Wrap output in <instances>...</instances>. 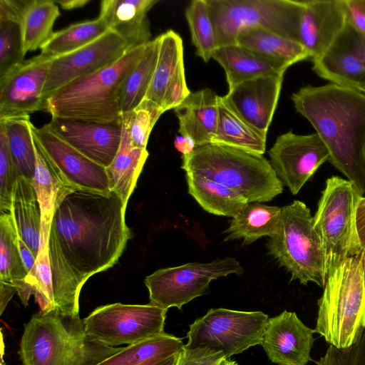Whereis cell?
<instances>
[{"instance_id":"cell-1","label":"cell","mask_w":365,"mask_h":365,"mask_svg":"<svg viewBox=\"0 0 365 365\" xmlns=\"http://www.w3.org/2000/svg\"><path fill=\"white\" fill-rule=\"evenodd\" d=\"M126 206L111 191L75 189L62 200L48 240L56 311L78 314L85 282L118 261L131 238Z\"/></svg>"},{"instance_id":"cell-2","label":"cell","mask_w":365,"mask_h":365,"mask_svg":"<svg viewBox=\"0 0 365 365\" xmlns=\"http://www.w3.org/2000/svg\"><path fill=\"white\" fill-rule=\"evenodd\" d=\"M291 98L327 146L329 162L364 196L365 93L330 83L302 87Z\"/></svg>"},{"instance_id":"cell-3","label":"cell","mask_w":365,"mask_h":365,"mask_svg":"<svg viewBox=\"0 0 365 365\" xmlns=\"http://www.w3.org/2000/svg\"><path fill=\"white\" fill-rule=\"evenodd\" d=\"M90 337L78 314H34L24 324L19 354L22 365H96L116 353Z\"/></svg>"},{"instance_id":"cell-4","label":"cell","mask_w":365,"mask_h":365,"mask_svg":"<svg viewBox=\"0 0 365 365\" xmlns=\"http://www.w3.org/2000/svg\"><path fill=\"white\" fill-rule=\"evenodd\" d=\"M314 332L337 348L352 345L365 329V255L337 264L327 276Z\"/></svg>"},{"instance_id":"cell-5","label":"cell","mask_w":365,"mask_h":365,"mask_svg":"<svg viewBox=\"0 0 365 365\" xmlns=\"http://www.w3.org/2000/svg\"><path fill=\"white\" fill-rule=\"evenodd\" d=\"M145 45L130 49L114 63L66 85L44 102L52 118L110 123L121 117L122 85L142 58Z\"/></svg>"},{"instance_id":"cell-6","label":"cell","mask_w":365,"mask_h":365,"mask_svg":"<svg viewBox=\"0 0 365 365\" xmlns=\"http://www.w3.org/2000/svg\"><path fill=\"white\" fill-rule=\"evenodd\" d=\"M181 168L240 192L249 202L272 200L284 190L269 161L262 155L208 143L182 155Z\"/></svg>"},{"instance_id":"cell-7","label":"cell","mask_w":365,"mask_h":365,"mask_svg":"<svg viewBox=\"0 0 365 365\" xmlns=\"http://www.w3.org/2000/svg\"><path fill=\"white\" fill-rule=\"evenodd\" d=\"M272 256L290 274V281L316 283L324 287L327 279L324 253L314 228L313 216L306 204L294 200L282 207L277 232L267 243Z\"/></svg>"},{"instance_id":"cell-8","label":"cell","mask_w":365,"mask_h":365,"mask_svg":"<svg viewBox=\"0 0 365 365\" xmlns=\"http://www.w3.org/2000/svg\"><path fill=\"white\" fill-rule=\"evenodd\" d=\"M216 47L236 44L238 35L264 29L299 42L304 0H205Z\"/></svg>"},{"instance_id":"cell-9","label":"cell","mask_w":365,"mask_h":365,"mask_svg":"<svg viewBox=\"0 0 365 365\" xmlns=\"http://www.w3.org/2000/svg\"><path fill=\"white\" fill-rule=\"evenodd\" d=\"M361 197L348 180L332 176L326 180L313 220L323 246L327 276L344 259L362 251L356 228Z\"/></svg>"},{"instance_id":"cell-10","label":"cell","mask_w":365,"mask_h":365,"mask_svg":"<svg viewBox=\"0 0 365 365\" xmlns=\"http://www.w3.org/2000/svg\"><path fill=\"white\" fill-rule=\"evenodd\" d=\"M268 319L259 311L211 309L190 325L185 347L208 349L229 359L260 344Z\"/></svg>"},{"instance_id":"cell-11","label":"cell","mask_w":365,"mask_h":365,"mask_svg":"<svg viewBox=\"0 0 365 365\" xmlns=\"http://www.w3.org/2000/svg\"><path fill=\"white\" fill-rule=\"evenodd\" d=\"M243 267L235 258L227 257L211 262H190L155 271L144 280L150 303L165 310L179 309L196 297L208 293L212 280L231 274L241 275Z\"/></svg>"},{"instance_id":"cell-12","label":"cell","mask_w":365,"mask_h":365,"mask_svg":"<svg viewBox=\"0 0 365 365\" xmlns=\"http://www.w3.org/2000/svg\"><path fill=\"white\" fill-rule=\"evenodd\" d=\"M165 310L148 304L101 306L83 319L87 334L108 346L135 344L164 333Z\"/></svg>"},{"instance_id":"cell-13","label":"cell","mask_w":365,"mask_h":365,"mask_svg":"<svg viewBox=\"0 0 365 365\" xmlns=\"http://www.w3.org/2000/svg\"><path fill=\"white\" fill-rule=\"evenodd\" d=\"M129 50L127 42L109 30L88 45L53 58L43 91V101L72 81L114 63Z\"/></svg>"},{"instance_id":"cell-14","label":"cell","mask_w":365,"mask_h":365,"mask_svg":"<svg viewBox=\"0 0 365 365\" xmlns=\"http://www.w3.org/2000/svg\"><path fill=\"white\" fill-rule=\"evenodd\" d=\"M269 163L282 184L297 195L319 167L329 161V150L317 133L289 131L277 137L269 150Z\"/></svg>"},{"instance_id":"cell-15","label":"cell","mask_w":365,"mask_h":365,"mask_svg":"<svg viewBox=\"0 0 365 365\" xmlns=\"http://www.w3.org/2000/svg\"><path fill=\"white\" fill-rule=\"evenodd\" d=\"M52 60L41 53L0 78V120L43 110V91Z\"/></svg>"},{"instance_id":"cell-16","label":"cell","mask_w":365,"mask_h":365,"mask_svg":"<svg viewBox=\"0 0 365 365\" xmlns=\"http://www.w3.org/2000/svg\"><path fill=\"white\" fill-rule=\"evenodd\" d=\"M31 131L49 162L66 184L75 189L103 193L110 192L105 167L71 147L46 125L38 128L31 124Z\"/></svg>"},{"instance_id":"cell-17","label":"cell","mask_w":365,"mask_h":365,"mask_svg":"<svg viewBox=\"0 0 365 365\" xmlns=\"http://www.w3.org/2000/svg\"><path fill=\"white\" fill-rule=\"evenodd\" d=\"M312 62V70L319 77L362 91L365 87V35L347 19L326 52Z\"/></svg>"},{"instance_id":"cell-18","label":"cell","mask_w":365,"mask_h":365,"mask_svg":"<svg viewBox=\"0 0 365 365\" xmlns=\"http://www.w3.org/2000/svg\"><path fill=\"white\" fill-rule=\"evenodd\" d=\"M46 125L71 147L106 168L121 143L122 117L110 123L52 118Z\"/></svg>"},{"instance_id":"cell-19","label":"cell","mask_w":365,"mask_h":365,"mask_svg":"<svg viewBox=\"0 0 365 365\" xmlns=\"http://www.w3.org/2000/svg\"><path fill=\"white\" fill-rule=\"evenodd\" d=\"M314 329L295 312L284 311L269 318L260 345L271 362L278 365H307L312 361Z\"/></svg>"},{"instance_id":"cell-20","label":"cell","mask_w":365,"mask_h":365,"mask_svg":"<svg viewBox=\"0 0 365 365\" xmlns=\"http://www.w3.org/2000/svg\"><path fill=\"white\" fill-rule=\"evenodd\" d=\"M284 75L245 81L223 96L233 112L257 131L267 135L277 106Z\"/></svg>"},{"instance_id":"cell-21","label":"cell","mask_w":365,"mask_h":365,"mask_svg":"<svg viewBox=\"0 0 365 365\" xmlns=\"http://www.w3.org/2000/svg\"><path fill=\"white\" fill-rule=\"evenodd\" d=\"M304 4L299 42L313 61L326 52L345 26V0H304Z\"/></svg>"},{"instance_id":"cell-22","label":"cell","mask_w":365,"mask_h":365,"mask_svg":"<svg viewBox=\"0 0 365 365\" xmlns=\"http://www.w3.org/2000/svg\"><path fill=\"white\" fill-rule=\"evenodd\" d=\"M158 0H103L99 18L120 35L130 49L145 45L151 33L147 14Z\"/></svg>"},{"instance_id":"cell-23","label":"cell","mask_w":365,"mask_h":365,"mask_svg":"<svg viewBox=\"0 0 365 365\" xmlns=\"http://www.w3.org/2000/svg\"><path fill=\"white\" fill-rule=\"evenodd\" d=\"M218 99L210 88L191 92L174 109L180 134L191 138L196 145L211 143L217 125Z\"/></svg>"},{"instance_id":"cell-24","label":"cell","mask_w":365,"mask_h":365,"mask_svg":"<svg viewBox=\"0 0 365 365\" xmlns=\"http://www.w3.org/2000/svg\"><path fill=\"white\" fill-rule=\"evenodd\" d=\"M33 138L36 163L32 183L41 210L40 247H48L49 230L54 212L64 197L75 188L61 180L34 135Z\"/></svg>"},{"instance_id":"cell-25","label":"cell","mask_w":365,"mask_h":365,"mask_svg":"<svg viewBox=\"0 0 365 365\" xmlns=\"http://www.w3.org/2000/svg\"><path fill=\"white\" fill-rule=\"evenodd\" d=\"M212 58L223 68L229 90L239 83L269 75H284L279 64L237 44L217 48Z\"/></svg>"},{"instance_id":"cell-26","label":"cell","mask_w":365,"mask_h":365,"mask_svg":"<svg viewBox=\"0 0 365 365\" xmlns=\"http://www.w3.org/2000/svg\"><path fill=\"white\" fill-rule=\"evenodd\" d=\"M281 213L280 207L249 202L232 217L229 227L223 232L226 234L223 241L242 239V244L247 245L262 237H271L278 231Z\"/></svg>"},{"instance_id":"cell-27","label":"cell","mask_w":365,"mask_h":365,"mask_svg":"<svg viewBox=\"0 0 365 365\" xmlns=\"http://www.w3.org/2000/svg\"><path fill=\"white\" fill-rule=\"evenodd\" d=\"M148 155L146 148L133 145L128 128L123 120L121 143L113 160L106 168V172L110 191L120 196L126 205Z\"/></svg>"},{"instance_id":"cell-28","label":"cell","mask_w":365,"mask_h":365,"mask_svg":"<svg viewBox=\"0 0 365 365\" xmlns=\"http://www.w3.org/2000/svg\"><path fill=\"white\" fill-rule=\"evenodd\" d=\"M10 214L19 236L37 258L40 249V205L32 182L22 175H19L14 187Z\"/></svg>"},{"instance_id":"cell-29","label":"cell","mask_w":365,"mask_h":365,"mask_svg":"<svg viewBox=\"0 0 365 365\" xmlns=\"http://www.w3.org/2000/svg\"><path fill=\"white\" fill-rule=\"evenodd\" d=\"M236 44L276 62L285 69L299 61L311 59L299 42L264 29L242 31L237 37Z\"/></svg>"},{"instance_id":"cell-30","label":"cell","mask_w":365,"mask_h":365,"mask_svg":"<svg viewBox=\"0 0 365 365\" xmlns=\"http://www.w3.org/2000/svg\"><path fill=\"white\" fill-rule=\"evenodd\" d=\"M18 232L10 212L0 215V282L13 284L25 306L31 296L26 283L28 273L18 245Z\"/></svg>"},{"instance_id":"cell-31","label":"cell","mask_w":365,"mask_h":365,"mask_svg":"<svg viewBox=\"0 0 365 365\" xmlns=\"http://www.w3.org/2000/svg\"><path fill=\"white\" fill-rule=\"evenodd\" d=\"M188 193L207 212L227 217H235L249 202L235 190L205 178L186 173Z\"/></svg>"},{"instance_id":"cell-32","label":"cell","mask_w":365,"mask_h":365,"mask_svg":"<svg viewBox=\"0 0 365 365\" xmlns=\"http://www.w3.org/2000/svg\"><path fill=\"white\" fill-rule=\"evenodd\" d=\"M266 139L267 135L242 120L229 107L223 96H219L217 125L211 143L263 155Z\"/></svg>"},{"instance_id":"cell-33","label":"cell","mask_w":365,"mask_h":365,"mask_svg":"<svg viewBox=\"0 0 365 365\" xmlns=\"http://www.w3.org/2000/svg\"><path fill=\"white\" fill-rule=\"evenodd\" d=\"M182 339L165 332L140 343L121 347L96 365H158L177 354Z\"/></svg>"},{"instance_id":"cell-34","label":"cell","mask_w":365,"mask_h":365,"mask_svg":"<svg viewBox=\"0 0 365 365\" xmlns=\"http://www.w3.org/2000/svg\"><path fill=\"white\" fill-rule=\"evenodd\" d=\"M59 16L55 1L27 0L20 23L25 54L46 43L54 33L53 26Z\"/></svg>"},{"instance_id":"cell-35","label":"cell","mask_w":365,"mask_h":365,"mask_svg":"<svg viewBox=\"0 0 365 365\" xmlns=\"http://www.w3.org/2000/svg\"><path fill=\"white\" fill-rule=\"evenodd\" d=\"M159 36L145 44L144 53L124 81L119 97L122 113L133 110L145 98L158 61Z\"/></svg>"},{"instance_id":"cell-36","label":"cell","mask_w":365,"mask_h":365,"mask_svg":"<svg viewBox=\"0 0 365 365\" xmlns=\"http://www.w3.org/2000/svg\"><path fill=\"white\" fill-rule=\"evenodd\" d=\"M159 38L158 61L145 98L162 107L168 87L183 61V46L180 36L173 30L160 34Z\"/></svg>"},{"instance_id":"cell-37","label":"cell","mask_w":365,"mask_h":365,"mask_svg":"<svg viewBox=\"0 0 365 365\" xmlns=\"http://www.w3.org/2000/svg\"><path fill=\"white\" fill-rule=\"evenodd\" d=\"M29 117L0 120L7 138L12 160L20 174L32 182L36 169V152Z\"/></svg>"},{"instance_id":"cell-38","label":"cell","mask_w":365,"mask_h":365,"mask_svg":"<svg viewBox=\"0 0 365 365\" xmlns=\"http://www.w3.org/2000/svg\"><path fill=\"white\" fill-rule=\"evenodd\" d=\"M109 31L98 17L94 20L73 24L53 34L41 48V54L56 58L81 48Z\"/></svg>"},{"instance_id":"cell-39","label":"cell","mask_w":365,"mask_h":365,"mask_svg":"<svg viewBox=\"0 0 365 365\" xmlns=\"http://www.w3.org/2000/svg\"><path fill=\"white\" fill-rule=\"evenodd\" d=\"M185 16L189 26L192 43L196 55L205 63L212 58L215 50V36L205 0H193L187 6Z\"/></svg>"},{"instance_id":"cell-40","label":"cell","mask_w":365,"mask_h":365,"mask_svg":"<svg viewBox=\"0 0 365 365\" xmlns=\"http://www.w3.org/2000/svg\"><path fill=\"white\" fill-rule=\"evenodd\" d=\"M163 113L160 106L145 98L133 110L121 114L135 147L146 148L151 130Z\"/></svg>"},{"instance_id":"cell-41","label":"cell","mask_w":365,"mask_h":365,"mask_svg":"<svg viewBox=\"0 0 365 365\" xmlns=\"http://www.w3.org/2000/svg\"><path fill=\"white\" fill-rule=\"evenodd\" d=\"M24 56L20 24L0 23V78L21 66Z\"/></svg>"},{"instance_id":"cell-42","label":"cell","mask_w":365,"mask_h":365,"mask_svg":"<svg viewBox=\"0 0 365 365\" xmlns=\"http://www.w3.org/2000/svg\"><path fill=\"white\" fill-rule=\"evenodd\" d=\"M20 174L12 160L6 135L0 126V210L10 212L12 195Z\"/></svg>"},{"instance_id":"cell-43","label":"cell","mask_w":365,"mask_h":365,"mask_svg":"<svg viewBox=\"0 0 365 365\" xmlns=\"http://www.w3.org/2000/svg\"><path fill=\"white\" fill-rule=\"evenodd\" d=\"M317 365H365V331L350 346L337 348L329 344Z\"/></svg>"},{"instance_id":"cell-44","label":"cell","mask_w":365,"mask_h":365,"mask_svg":"<svg viewBox=\"0 0 365 365\" xmlns=\"http://www.w3.org/2000/svg\"><path fill=\"white\" fill-rule=\"evenodd\" d=\"M191 92L185 80L183 61L180 63L166 91L162 108L164 112L180 106Z\"/></svg>"},{"instance_id":"cell-45","label":"cell","mask_w":365,"mask_h":365,"mask_svg":"<svg viewBox=\"0 0 365 365\" xmlns=\"http://www.w3.org/2000/svg\"><path fill=\"white\" fill-rule=\"evenodd\" d=\"M222 358L225 357L221 352L184 346L177 355L175 365H217Z\"/></svg>"},{"instance_id":"cell-46","label":"cell","mask_w":365,"mask_h":365,"mask_svg":"<svg viewBox=\"0 0 365 365\" xmlns=\"http://www.w3.org/2000/svg\"><path fill=\"white\" fill-rule=\"evenodd\" d=\"M27 0H0V23L14 21L20 24Z\"/></svg>"},{"instance_id":"cell-47","label":"cell","mask_w":365,"mask_h":365,"mask_svg":"<svg viewBox=\"0 0 365 365\" xmlns=\"http://www.w3.org/2000/svg\"><path fill=\"white\" fill-rule=\"evenodd\" d=\"M347 19L365 35V0H345Z\"/></svg>"},{"instance_id":"cell-48","label":"cell","mask_w":365,"mask_h":365,"mask_svg":"<svg viewBox=\"0 0 365 365\" xmlns=\"http://www.w3.org/2000/svg\"><path fill=\"white\" fill-rule=\"evenodd\" d=\"M356 228L359 244L365 245V197L361 196L358 202L356 210Z\"/></svg>"},{"instance_id":"cell-49","label":"cell","mask_w":365,"mask_h":365,"mask_svg":"<svg viewBox=\"0 0 365 365\" xmlns=\"http://www.w3.org/2000/svg\"><path fill=\"white\" fill-rule=\"evenodd\" d=\"M18 245L20 255L28 274L32 271L36 264V257L27 245L18 237Z\"/></svg>"},{"instance_id":"cell-50","label":"cell","mask_w":365,"mask_h":365,"mask_svg":"<svg viewBox=\"0 0 365 365\" xmlns=\"http://www.w3.org/2000/svg\"><path fill=\"white\" fill-rule=\"evenodd\" d=\"M174 146L182 155H185L190 154L195 150L196 144L191 138L178 135L174 140Z\"/></svg>"},{"instance_id":"cell-51","label":"cell","mask_w":365,"mask_h":365,"mask_svg":"<svg viewBox=\"0 0 365 365\" xmlns=\"http://www.w3.org/2000/svg\"><path fill=\"white\" fill-rule=\"evenodd\" d=\"M16 288L11 284L0 282V314L1 315L8 303L16 293Z\"/></svg>"},{"instance_id":"cell-52","label":"cell","mask_w":365,"mask_h":365,"mask_svg":"<svg viewBox=\"0 0 365 365\" xmlns=\"http://www.w3.org/2000/svg\"><path fill=\"white\" fill-rule=\"evenodd\" d=\"M55 2L60 5L62 9L71 10L83 7L90 2V0H61L55 1Z\"/></svg>"},{"instance_id":"cell-53","label":"cell","mask_w":365,"mask_h":365,"mask_svg":"<svg viewBox=\"0 0 365 365\" xmlns=\"http://www.w3.org/2000/svg\"><path fill=\"white\" fill-rule=\"evenodd\" d=\"M178 354L170 357L169 359H168L167 360L164 361L163 362L158 365H175Z\"/></svg>"},{"instance_id":"cell-54","label":"cell","mask_w":365,"mask_h":365,"mask_svg":"<svg viewBox=\"0 0 365 365\" xmlns=\"http://www.w3.org/2000/svg\"><path fill=\"white\" fill-rule=\"evenodd\" d=\"M217 365H239L236 361H231L229 359L222 358Z\"/></svg>"},{"instance_id":"cell-55","label":"cell","mask_w":365,"mask_h":365,"mask_svg":"<svg viewBox=\"0 0 365 365\" xmlns=\"http://www.w3.org/2000/svg\"><path fill=\"white\" fill-rule=\"evenodd\" d=\"M362 251L364 252V253L365 255V245L362 247Z\"/></svg>"},{"instance_id":"cell-56","label":"cell","mask_w":365,"mask_h":365,"mask_svg":"<svg viewBox=\"0 0 365 365\" xmlns=\"http://www.w3.org/2000/svg\"><path fill=\"white\" fill-rule=\"evenodd\" d=\"M361 92H363V93H365V87L363 88V90H362V91H361Z\"/></svg>"}]
</instances>
